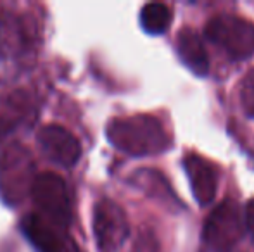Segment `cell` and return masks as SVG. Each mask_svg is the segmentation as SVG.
<instances>
[{"label":"cell","mask_w":254,"mask_h":252,"mask_svg":"<svg viewBox=\"0 0 254 252\" xmlns=\"http://www.w3.org/2000/svg\"><path fill=\"white\" fill-rule=\"evenodd\" d=\"M106 135L114 147L130 155L161 154L171 145L161 121L149 114L113 119L106 128Z\"/></svg>","instance_id":"6da1fadb"},{"label":"cell","mask_w":254,"mask_h":252,"mask_svg":"<svg viewBox=\"0 0 254 252\" xmlns=\"http://www.w3.org/2000/svg\"><path fill=\"white\" fill-rule=\"evenodd\" d=\"M33 157L21 144H10L0 154V195L7 204H17L30 192L33 176Z\"/></svg>","instance_id":"7a4b0ae2"},{"label":"cell","mask_w":254,"mask_h":252,"mask_svg":"<svg viewBox=\"0 0 254 252\" xmlns=\"http://www.w3.org/2000/svg\"><path fill=\"white\" fill-rule=\"evenodd\" d=\"M31 197L38 207L40 218L59 228L67 230L73 218L71 199L67 194V187L59 175L51 171H44L37 175L31 187Z\"/></svg>","instance_id":"3957f363"},{"label":"cell","mask_w":254,"mask_h":252,"mask_svg":"<svg viewBox=\"0 0 254 252\" xmlns=\"http://www.w3.org/2000/svg\"><path fill=\"white\" fill-rule=\"evenodd\" d=\"M206 38L230 59L241 61L254 54V24L237 16H216L207 23Z\"/></svg>","instance_id":"277c9868"},{"label":"cell","mask_w":254,"mask_h":252,"mask_svg":"<svg viewBox=\"0 0 254 252\" xmlns=\"http://www.w3.org/2000/svg\"><path fill=\"white\" fill-rule=\"evenodd\" d=\"M246 219L234 201H225L220 204L204 226V240L216 252H228L239 244L244 233Z\"/></svg>","instance_id":"5b68a950"},{"label":"cell","mask_w":254,"mask_h":252,"mask_svg":"<svg viewBox=\"0 0 254 252\" xmlns=\"http://www.w3.org/2000/svg\"><path fill=\"white\" fill-rule=\"evenodd\" d=\"M40 44V24L30 12L9 14L0 23V55L21 57Z\"/></svg>","instance_id":"8992f818"},{"label":"cell","mask_w":254,"mask_h":252,"mask_svg":"<svg viewBox=\"0 0 254 252\" xmlns=\"http://www.w3.org/2000/svg\"><path fill=\"white\" fill-rule=\"evenodd\" d=\"M94 233L102 252L118 251L130 233L125 211L111 199H102L94 209Z\"/></svg>","instance_id":"52a82bcc"},{"label":"cell","mask_w":254,"mask_h":252,"mask_svg":"<svg viewBox=\"0 0 254 252\" xmlns=\"http://www.w3.org/2000/svg\"><path fill=\"white\" fill-rule=\"evenodd\" d=\"M38 145L49 161L73 168L81 155V144L67 128L59 125H47L38 131Z\"/></svg>","instance_id":"ba28073f"},{"label":"cell","mask_w":254,"mask_h":252,"mask_svg":"<svg viewBox=\"0 0 254 252\" xmlns=\"http://www.w3.org/2000/svg\"><path fill=\"white\" fill-rule=\"evenodd\" d=\"M21 228L26 239L40 252H80L66 230L45 221L38 214H28L23 218Z\"/></svg>","instance_id":"9c48e42d"},{"label":"cell","mask_w":254,"mask_h":252,"mask_svg":"<svg viewBox=\"0 0 254 252\" xmlns=\"http://www.w3.org/2000/svg\"><path fill=\"white\" fill-rule=\"evenodd\" d=\"M37 111L31 95L23 88L0 95V138L33 123Z\"/></svg>","instance_id":"30bf717a"},{"label":"cell","mask_w":254,"mask_h":252,"mask_svg":"<svg viewBox=\"0 0 254 252\" xmlns=\"http://www.w3.org/2000/svg\"><path fill=\"white\" fill-rule=\"evenodd\" d=\"M184 166L195 201L201 205L211 204L218 189V171L214 164L197 154H189Z\"/></svg>","instance_id":"8fae6325"},{"label":"cell","mask_w":254,"mask_h":252,"mask_svg":"<svg viewBox=\"0 0 254 252\" xmlns=\"http://www.w3.org/2000/svg\"><path fill=\"white\" fill-rule=\"evenodd\" d=\"M177 52L182 62L192 71V73L204 76L209 69V57H207L206 47H204L201 37L190 28H184L177 37Z\"/></svg>","instance_id":"7c38bea8"},{"label":"cell","mask_w":254,"mask_h":252,"mask_svg":"<svg viewBox=\"0 0 254 252\" xmlns=\"http://www.w3.org/2000/svg\"><path fill=\"white\" fill-rule=\"evenodd\" d=\"M171 10L164 3H147L140 12V24L149 35H161L171 24Z\"/></svg>","instance_id":"4fadbf2b"},{"label":"cell","mask_w":254,"mask_h":252,"mask_svg":"<svg viewBox=\"0 0 254 252\" xmlns=\"http://www.w3.org/2000/svg\"><path fill=\"white\" fill-rule=\"evenodd\" d=\"M241 101L244 105L246 112L254 118V69L242 81L241 88Z\"/></svg>","instance_id":"5bb4252c"},{"label":"cell","mask_w":254,"mask_h":252,"mask_svg":"<svg viewBox=\"0 0 254 252\" xmlns=\"http://www.w3.org/2000/svg\"><path fill=\"white\" fill-rule=\"evenodd\" d=\"M244 219H246V226H248V230H251V232L254 233V199L248 202Z\"/></svg>","instance_id":"9a60e30c"}]
</instances>
